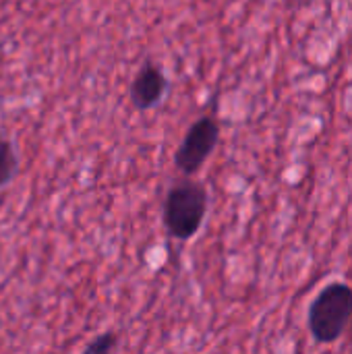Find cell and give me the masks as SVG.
<instances>
[{
  "instance_id": "cell-1",
  "label": "cell",
  "mask_w": 352,
  "mask_h": 354,
  "mask_svg": "<svg viewBox=\"0 0 352 354\" xmlns=\"http://www.w3.org/2000/svg\"><path fill=\"white\" fill-rule=\"evenodd\" d=\"M351 322L352 286L346 282H330L309 305L307 326L317 344L338 342Z\"/></svg>"
},
{
  "instance_id": "cell-2",
  "label": "cell",
  "mask_w": 352,
  "mask_h": 354,
  "mask_svg": "<svg viewBox=\"0 0 352 354\" xmlns=\"http://www.w3.org/2000/svg\"><path fill=\"white\" fill-rule=\"evenodd\" d=\"M207 212V191L195 180H178L164 199V226L180 241L197 234Z\"/></svg>"
},
{
  "instance_id": "cell-3",
  "label": "cell",
  "mask_w": 352,
  "mask_h": 354,
  "mask_svg": "<svg viewBox=\"0 0 352 354\" xmlns=\"http://www.w3.org/2000/svg\"><path fill=\"white\" fill-rule=\"evenodd\" d=\"M218 139H220V124L212 116H203L195 120L174 153L176 168L187 176L195 174L216 149Z\"/></svg>"
},
{
  "instance_id": "cell-4",
  "label": "cell",
  "mask_w": 352,
  "mask_h": 354,
  "mask_svg": "<svg viewBox=\"0 0 352 354\" xmlns=\"http://www.w3.org/2000/svg\"><path fill=\"white\" fill-rule=\"evenodd\" d=\"M166 87H168V81H166L164 73L156 64L145 62L139 68V73L131 85V102L137 110H147L164 97Z\"/></svg>"
},
{
  "instance_id": "cell-5",
  "label": "cell",
  "mask_w": 352,
  "mask_h": 354,
  "mask_svg": "<svg viewBox=\"0 0 352 354\" xmlns=\"http://www.w3.org/2000/svg\"><path fill=\"white\" fill-rule=\"evenodd\" d=\"M17 172V153L6 137L0 135V187H4Z\"/></svg>"
},
{
  "instance_id": "cell-6",
  "label": "cell",
  "mask_w": 352,
  "mask_h": 354,
  "mask_svg": "<svg viewBox=\"0 0 352 354\" xmlns=\"http://www.w3.org/2000/svg\"><path fill=\"white\" fill-rule=\"evenodd\" d=\"M114 348H116V336L114 334H104V336H98L93 342H89L85 346V353L106 354L110 353V351H114Z\"/></svg>"
},
{
  "instance_id": "cell-7",
  "label": "cell",
  "mask_w": 352,
  "mask_h": 354,
  "mask_svg": "<svg viewBox=\"0 0 352 354\" xmlns=\"http://www.w3.org/2000/svg\"><path fill=\"white\" fill-rule=\"evenodd\" d=\"M315 0H284V4L288 6V8H293V10H301V8H307V6H311Z\"/></svg>"
}]
</instances>
